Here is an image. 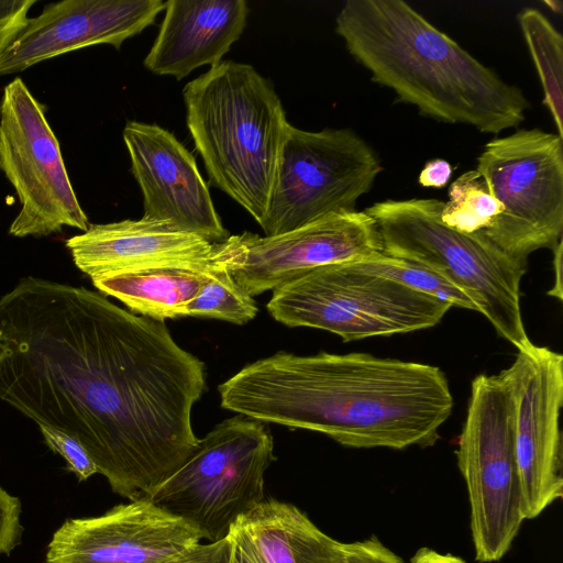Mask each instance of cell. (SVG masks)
I'll return each mask as SVG.
<instances>
[{
  "label": "cell",
  "mask_w": 563,
  "mask_h": 563,
  "mask_svg": "<svg viewBox=\"0 0 563 563\" xmlns=\"http://www.w3.org/2000/svg\"><path fill=\"white\" fill-rule=\"evenodd\" d=\"M218 391L223 409L355 449L432 446L453 409L440 367L360 352H277L245 365Z\"/></svg>",
  "instance_id": "6da1fadb"
},
{
  "label": "cell",
  "mask_w": 563,
  "mask_h": 563,
  "mask_svg": "<svg viewBox=\"0 0 563 563\" xmlns=\"http://www.w3.org/2000/svg\"><path fill=\"white\" fill-rule=\"evenodd\" d=\"M335 32L371 80L427 118L498 134L518 128L530 102L402 0H347Z\"/></svg>",
  "instance_id": "7a4b0ae2"
},
{
  "label": "cell",
  "mask_w": 563,
  "mask_h": 563,
  "mask_svg": "<svg viewBox=\"0 0 563 563\" xmlns=\"http://www.w3.org/2000/svg\"><path fill=\"white\" fill-rule=\"evenodd\" d=\"M183 97L211 181L261 225L289 125L273 86L253 66L222 60L186 84Z\"/></svg>",
  "instance_id": "3957f363"
},
{
  "label": "cell",
  "mask_w": 563,
  "mask_h": 563,
  "mask_svg": "<svg viewBox=\"0 0 563 563\" xmlns=\"http://www.w3.org/2000/svg\"><path fill=\"white\" fill-rule=\"evenodd\" d=\"M443 201L387 199L364 211L374 220L385 255L416 261L465 291L499 336L517 350L531 341L523 325L520 284L527 272L482 234H465L442 223Z\"/></svg>",
  "instance_id": "277c9868"
},
{
  "label": "cell",
  "mask_w": 563,
  "mask_h": 563,
  "mask_svg": "<svg viewBox=\"0 0 563 563\" xmlns=\"http://www.w3.org/2000/svg\"><path fill=\"white\" fill-rule=\"evenodd\" d=\"M264 422L239 415L218 423L186 462L146 497L202 539L228 538L241 517L265 500L264 473L275 460Z\"/></svg>",
  "instance_id": "5b68a950"
},
{
  "label": "cell",
  "mask_w": 563,
  "mask_h": 563,
  "mask_svg": "<svg viewBox=\"0 0 563 563\" xmlns=\"http://www.w3.org/2000/svg\"><path fill=\"white\" fill-rule=\"evenodd\" d=\"M266 307L287 327L324 330L344 342L428 329L451 308L352 262L316 268L274 289Z\"/></svg>",
  "instance_id": "8992f818"
},
{
  "label": "cell",
  "mask_w": 563,
  "mask_h": 563,
  "mask_svg": "<svg viewBox=\"0 0 563 563\" xmlns=\"http://www.w3.org/2000/svg\"><path fill=\"white\" fill-rule=\"evenodd\" d=\"M455 456L467 492L475 560L498 562L526 520L512 401L499 374H481L473 379Z\"/></svg>",
  "instance_id": "52a82bcc"
},
{
  "label": "cell",
  "mask_w": 563,
  "mask_h": 563,
  "mask_svg": "<svg viewBox=\"0 0 563 563\" xmlns=\"http://www.w3.org/2000/svg\"><path fill=\"white\" fill-rule=\"evenodd\" d=\"M476 170L503 211L482 234L510 258L552 250L563 232V139L538 128L492 139Z\"/></svg>",
  "instance_id": "ba28073f"
},
{
  "label": "cell",
  "mask_w": 563,
  "mask_h": 563,
  "mask_svg": "<svg viewBox=\"0 0 563 563\" xmlns=\"http://www.w3.org/2000/svg\"><path fill=\"white\" fill-rule=\"evenodd\" d=\"M383 170L373 147L352 129L300 130L289 123L266 217V236L330 213L356 210Z\"/></svg>",
  "instance_id": "9c48e42d"
},
{
  "label": "cell",
  "mask_w": 563,
  "mask_h": 563,
  "mask_svg": "<svg viewBox=\"0 0 563 563\" xmlns=\"http://www.w3.org/2000/svg\"><path fill=\"white\" fill-rule=\"evenodd\" d=\"M0 170L21 206L10 235L46 236L64 227L88 230L45 108L21 78L4 87L0 101Z\"/></svg>",
  "instance_id": "30bf717a"
},
{
  "label": "cell",
  "mask_w": 563,
  "mask_h": 563,
  "mask_svg": "<svg viewBox=\"0 0 563 563\" xmlns=\"http://www.w3.org/2000/svg\"><path fill=\"white\" fill-rule=\"evenodd\" d=\"M382 253L377 227L364 210L330 213L278 235L244 232L213 244V256L252 297L316 268Z\"/></svg>",
  "instance_id": "8fae6325"
},
{
  "label": "cell",
  "mask_w": 563,
  "mask_h": 563,
  "mask_svg": "<svg viewBox=\"0 0 563 563\" xmlns=\"http://www.w3.org/2000/svg\"><path fill=\"white\" fill-rule=\"evenodd\" d=\"M499 375L511 396L523 512L531 520L563 497V355L531 342Z\"/></svg>",
  "instance_id": "7c38bea8"
},
{
  "label": "cell",
  "mask_w": 563,
  "mask_h": 563,
  "mask_svg": "<svg viewBox=\"0 0 563 563\" xmlns=\"http://www.w3.org/2000/svg\"><path fill=\"white\" fill-rule=\"evenodd\" d=\"M200 534L146 498L101 516L67 519L54 532L46 563H170L200 544Z\"/></svg>",
  "instance_id": "4fadbf2b"
},
{
  "label": "cell",
  "mask_w": 563,
  "mask_h": 563,
  "mask_svg": "<svg viewBox=\"0 0 563 563\" xmlns=\"http://www.w3.org/2000/svg\"><path fill=\"white\" fill-rule=\"evenodd\" d=\"M123 140L144 206V219L221 243L230 235L192 154L157 124L129 121Z\"/></svg>",
  "instance_id": "5bb4252c"
},
{
  "label": "cell",
  "mask_w": 563,
  "mask_h": 563,
  "mask_svg": "<svg viewBox=\"0 0 563 563\" xmlns=\"http://www.w3.org/2000/svg\"><path fill=\"white\" fill-rule=\"evenodd\" d=\"M162 0H63L27 18L0 54V76L82 47L122 43L155 22Z\"/></svg>",
  "instance_id": "9a60e30c"
},
{
  "label": "cell",
  "mask_w": 563,
  "mask_h": 563,
  "mask_svg": "<svg viewBox=\"0 0 563 563\" xmlns=\"http://www.w3.org/2000/svg\"><path fill=\"white\" fill-rule=\"evenodd\" d=\"M65 244L76 267L95 278L148 266L208 262L214 243L142 218L90 224Z\"/></svg>",
  "instance_id": "2e32d148"
},
{
  "label": "cell",
  "mask_w": 563,
  "mask_h": 563,
  "mask_svg": "<svg viewBox=\"0 0 563 563\" xmlns=\"http://www.w3.org/2000/svg\"><path fill=\"white\" fill-rule=\"evenodd\" d=\"M164 10L144 66L178 80L200 66L221 63L242 35L249 15L244 0H168Z\"/></svg>",
  "instance_id": "e0dca14e"
},
{
  "label": "cell",
  "mask_w": 563,
  "mask_h": 563,
  "mask_svg": "<svg viewBox=\"0 0 563 563\" xmlns=\"http://www.w3.org/2000/svg\"><path fill=\"white\" fill-rule=\"evenodd\" d=\"M231 533L256 563H343L345 542L321 531L296 506L265 499Z\"/></svg>",
  "instance_id": "ac0fdd59"
},
{
  "label": "cell",
  "mask_w": 563,
  "mask_h": 563,
  "mask_svg": "<svg viewBox=\"0 0 563 563\" xmlns=\"http://www.w3.org/2000/svg\"><path fill=\"white\" fill-rule=\"evenodd\" d=\"M210 261L148 266L91 280L101 294L117 298L131 312L164 322L188 317L187 307L206 282Z\"/></svg>",
  "instance_id": "d6986e66"
},
{
  "label": "cell",
  "mask_w": 563,
  "mask_h": 563,
  "mask_svg": "<svg viewBox=\"0 0 563 563\" xmlns=\"http://www.w3.org/2000/svg\"><path fill=\"white\" fill-rule=\"evenodd\" d=\"M556 134L563 139V37L551 21L536 8H523L517 15Z\"/></svg>",
  "instance_id": "ffe728a7"
},
{
  "label": "cell",
  "mask_w": 563,
  "mask_h": 563,
  "mask_svg": "<svg viewBox=\"0 0 563 563\" xmlns=\"http://www.w3.org/2000/svg\"><path fill=\"white\" fill-rule=\"evenodd\" d=\"M257 312L253 297L234 280L230 271L213 256L212 251L207 279L189 302L187 314L245 324Z\"/></svg>",
  "instance_id": "44dd1931"
},
{
  "label": "cell",
  "mask_w": 563,
  "mask_h": 563,
  "mask_svg": "<svg viewBox=\"0 0 563 563\" xmlns=\"http://www.w3.org/2000/svg\"><path fill=\"white\" fill-rule=\"evenodd\" d=\"M440 219L446 227L465 234H483L501 211L476 169L463 173L451 185Z\"/></svg>",
  "instance_id": "7402d4cb"
},
{
  "label": "cell",
  "mask_w": 563,
  "mask_h": 563,
  "mask_svg": "<svg viewBox=\"0 0 563 563\" xmlns=\"http://www.w3.org/2000/svg\"><path fill=\"white\" fill-rule=\"evenodd\" d=\"M364 272L380 275L410 289L440 299L451 307L478 312L470 296L439 272L416 261L396 258L384 253L352 262Z\"/></svg>",
  "instance_id": "603a6c76"
},
{
  "label": "cell",
  "mask_w": 563,
  "mask_h": 563,
  "mask_svg": "<svg viewBox=\"0 0 563 563\" xmlns=\"http://www.w3.org/2000/svg\"><path fill=\"white\" fill-rule=\"evenodd\" d=\"M38 427L45 444L54 453L64 457L68 470L76 475L79 482H84L98 473L91 456L77 440L57 429L43 424Z\"/></svg>",
  "instance_id": "cb8c5ba5"
},
{
  "label": "cell",
  "mask_w": 563,
  "mask_h": 563,
  "mask_svg": "<svg viewBox=\"0 0 563 563\" xmlns=\"http://www.w3.org/2000/svg\"><path fill=\"white\" fill-rule=\"evenodd\" d=\"M21 503L0 486V555L7 554L21 542Z\"/></svg>",
  "instance_id": "d4e9b609"
},
{
  "label": "cell",
  "mask_w": 563,
  "mask_h": 563,
  "mask_svg": "<svg viewBox=\"0 0 563 563\" xmlns=\"http://www.w3.org/2000/svg\"><path fill=\"white\" fill-rule=\"evenodd\" d=\"M343 563H406L397 553L385 545L382 540L371 537L345 543Z\"/></svg>",
  "instance_id": "484cf974"
},
{
  "label": "cell",
  "mask_w": 563,
  "mask_h": 563,
  "mask_svg": "<svg viewBox=\"0 0 563 563\" xmlns=\"http://www.w3.org/2000/svg\"><path fill=\"white\" fill-rule=\"evenodd\" d=\"M36 0H0V54L25 25Z\"/></svg>",
  "instance_id": "4316f807"
},
{
  "label": "cell",
  "mask_w": 563,
  "mask_h": 563,
  "mask_svg": "<svg viewBox=\"0 0 563 563\" xmlns=\"http://www.w3.org/2000/svg\"><path fill=\"white\" fill-rule=\"evenodd\" d=\"M231 536L207 544H198L192 550L170 563H230Z\"/></svg>",
  "instance_id": "83f0119b"
},
{
  "label": "cell",
  "mask_w": 563,
  "mask_h": 563,
  "mask_svg": "<svg viewBox=\"0 0 563 563\" xmlns=\"http://www.w3.org/2000/svg\"><path fill=\"white\" fill-rule=\"evenodd\" d=\"M452 176L451 164L442 158L429 161L421 169L418 183L426 188H443Z\"/></svg>",
  "instance_id": "f1b7e54d"
},
{
  "label": "cell",
  "mask_w": 563,
  "mask_h": 563,
  "mask_svg": "<svg viewBox=\"0 0 563 563\" xmlns=\"http://www.w3.org/2000/svg\"><path fill=\"white\" fill-rule=\"evenodd\" d=\"M410 563H467L463 558L452 553H440L429 547L419 548L410 558Z\"/></svg>",
  "instance_id": "f546056e"
},
{
  "label": "cell",
  "mask_w": 563,
  "mask_h": 563,
  "mask_svg": "<svg viewBox=\"0 0 563 563\" xmlns=\"http://www.w3.org/2000/svg\"><path fill=\"white\" fill-rule=\"evenodd\" d=\"M553 251V272L554 282L552 288L548 290V295L559 300L563 299V280H562V255H563V241L552 249Z\"/></svg>",
  "instance_id": "4dcf8cb0"
},
{
  "label": "cell",
  "mask_w": 563,
  "mask_h": 563,
  "mask_svg": "<svg viewBox=\"0 0 563 563\" xmlns=\"http://www.w3.org/2000/svg\"><path fill=\"white\" fill-rule=\"evenodd\" d=\"M230 563H256L245 547L232 534Z\"/></svg>",
  "instance_id": "1f68e13d"
},
{
  "label": "cell",
  "mask_w": 563,
  "mask_h": 563,
  "mask_svg": "<svg viewBox=\"0 0 563 563\" xmlns=\"http://www.w3.org/2000/svg\"><path fill=\"white\" fill-rule=\"evenodd\" d=\"M560 1H544V4L549 5L552 11L561 12L562 10L556 8V4H560Z\"/></svg>",
  "instance_id": "d6a6232c"
}]
</instances>
